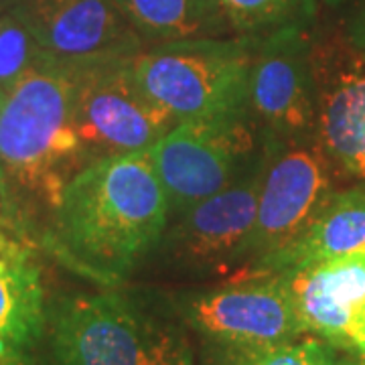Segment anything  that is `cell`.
Listing matches in <instances>:
<instances>
[{
  "instance_id": "6da1fadb",
  "label": "cell",
  "mask_w": 365,
  "mask_h": 365,
  "mask_svg": "<svg viewBox=\"0 0 365 365\" xmlns=\"http://www.w3.org/2000/svg\"><path fill=\"white\" fill-rule=\"evenodd\" d=\"M170 222L148 153L93 160L67 182L43 252L102 288L120 287Z\"/></svg>"
},
{
  "instance_id": "7a4b0ae2",
  "label": "cell",
  "mask_w": 365,
  "mask_h": 365,
  "mask_svg": "<svg viewBox=\"0 0 365 365\" xmlns=\"http://www.w3.org/2000/svg\"><path fill=\"white\" fill-rule=\"evenodd\" d=\"M71 98L73 66L51 57L0 98V217L39 250L67 182L88 165Z\"/></svg>"
},
{
  "instance_id": "3957f363",
  "label": "cell",
  "mask_w": 365,
  "mask_h": 365,
  "mask_svg": "<svg viewBox=\"0 0 365 365\" xmlns=\"http://www.w3.org/2000/svg\"><path fill=\"white\" fill-rule=\"evenodd\" d=\"M45 343L51 365H195L179 327L116 288L51 300Z\"/></svg>"
},
{
  "instance_id": "277c9868",
  "label": "cell",
  "mask_w": 365,
  "mask_h": 365,
  "mask_svg": "<svg viewBox=\"0 0 365 365\" xmlns=\"http://www.w3.org/2000/svg\"><path fill=\"white\" fill-rule=\"evenodd\" d=\"M254 39L201 37L144 47L132 69L144 93L177 124L248 114Z\"/></svg>"
},
{
  "instance_id": "5b68a950",
  "label": "cell",
  "mask_w": 365,
  "mask_h": 365,
  "mask_svg": "<svg viewBox=\"0 0 365 365\" xmlns=\"http://www.w3.org/2000/svg\"><path fill=\"white\" fill-rule=\"evenodd\" d=\"M268 148L250 114H234L177 124L148 150V158L175 217L237 181Z\"/></svg>"
},
{
  "instance_id": "8992f818",
  "label": "cell",
  "mask_w": 365,
  "mask_h": 365,
  "mask_svg": "<svg viewBox=\"0 0 365 365\" xmlns=\"http://www.w3.org/2000/svg\"><path fill=\"white\" fill-rule=\"evenodd\" d=\"M132 59L73 66L71 116L88 165L148 153L177 126L138 86Z\"/></svg>"
},
{
  "instance_id": "52a82bcc",
  "label": "cell",
  "mask_w": 365,
  "mask_h": 365,
  "mask_svg": "<svg viewBox=\"0 0 365 365\" xmlns=\"http://www.w3.org/2000/svg\"><path fill=\"white\" fill-rule=\"evenodd\" d=\"M185 325L209 345H272L304 337L282 274H250L225 287L170 299Z\"/></svg>"
},
{
  "instance_id": "ba28073f",
  "label": "cell",
  "mask_w": 365,
  "mask_h": 365,
  "mask_svg": "<svg viewBox=\"0 0 365 365\" xmlns=\"http://www.w3.org/2000/svg\"><path fill=\"white\" fill-rule=\"evenodd\" d=\"M248 114L266 143L314 138L317 78L309 29L292 26L254 39Z\"/></svg>"
},
{
  "instance_id": "9c48e42d",
  "label": "cell",
  "mask_w": 365,
  "mask_h": 365,
  "mask_svg": "<svg viewBox=\"0 0 365 365\" xmlns=\"http://www.w3.org/2000/svg\"><path fill=\"white\" fill-rule=\"evenodd\" d=\"M337 173L314 138L270 144L244 270L297 240L337 189Z\"/></svg>"
},
{
  "instance_id": "30bf717a",
  "label": "cell",
  "mask_w": 365,
  "mask_h": 365,
  "mask_svg": "<svg viewBox=\"0 0 365 365\" xmlns=\"http://www.w3.org/2000/svg\"><path fill=\"white\" fill-rule=\"evenodd\" d=\"M268 155L270 148L260 163L230 187L170 217L158 244V254L163 252L175 264L193 270L242 268L256 225Z\"/></svg>"
},
{
  "instance_id": "8fae6325",
  "label": "cell",
  "mask_w": 365,
  "mask_h": 365,
  "mask_svg": "<svg viewBox=\"0 0 365 365\" xmlns=\"http://www.w3.org/2000/svg\"><path fill=\"white\" fill-rule=\"evenodd\" d=\"M314 140L337 175L365 187V51L343 35L313 37Z\"/></svg>"
},
{
  "instance_id": "7c38bea8",
  "label": "cell",
  "mask_w": 365,
  "mask_h": 365,
  "mask_svg": "<svg viewBox=\"0 0 365 365\" xmlns=\"http://www.w3.org/2000/svg\"><path fill=\"white\" fill-rule=\"evenodd\" d=\"M11 11L59 63L132 59L144 49L114 0H13Z\"/></svg>"
},
{
  "instance_id": "4fadbf2b",
  "label": "cell",
  "mask_w": 365,
  "mask_h": 365,
  "mask_svg": "<svg viewBox=\"0 0 365 365\" xmlns=\"http://www.w3.org/2000/svg\"><path fill=\"white\" fill-rule=\"evenodd\" d=\"M284 276L307 335L351 353L355 331L365 321V254L304 264Z\"/></svg>"
},
{
  "instance_id": "5bb4252c",
  "label": "cell",
  "mask_w": 365,
  "mask_h": 365,
  "mask_svg": "<svg viewBox=\"0 0 365 365\" xmlns=\"http://www.w3.org/2000/svg\"><path fill=\"white\" fill-rule=\"evenodd\" d=\"M39 252L0 225V361H33L45 339L49 300Z\"/></svg>"
},
{
  "instance_id": "9a60e30c",
  "label": "cell",
  "mask_w": 365,
  "mask_h": 365,
  "mask_svg": "<svg viewBox=\"0 0 365 365\" xmlns=\"http://www.w3.org/2000/svg\"><path fill=\"white\" fill-rule=\"evenodd\" d=\"M357 254H365V187L361 185L337 189L297 240L242 270L240 276L287 272L311 262Z\"/></svg>"
},
{
  "instance_id": "2e32d148",
  "label": "cell",
  "mask_w": 365,
  "mask_h": 365,
  "mask_svg": "<svg viewBox=\"0 0 365 365\" xmlns=\"http://www.w3.org/2000/svg\"><path fill=\"white\" fill-rule=\"evenodd\" d=\"M144 47L201 37H235L217 0H114Z\"/></svg>"
},
{
  "instance_id": "e0dca14e",
  "label": "cell",
  "mask_w": 365,
  "mask_h": 365,
  "mask_svg": "<svg viewBox=\"0 0 365 365\" xmlns=\"http://www.w3.org/2000/svg\"><path fill=\"white\" fill-rule=\"evenodd\" d=\"M235 37L260 39L282 29H309L319 0H217Z\"/></svg>"
},
{
  "instance_id": "ac0fdd59",
  "label": "cell",
  "mask_w": 365,
  "mask_h": 365,
  "mask_svg": "<svg viewBox=\"0 0 365 365\" xmlns=\"http://www.w3.org/2000/svg\"><path fill=\"white\" fill-rule=\"evenodd\" d=\"M209 365H337L341 351L313 335L272 345H209Z\"/></svg>"
},
{
  "instance_id": "d6986e66",
  "label": "cell",
  "mask_w": 365,
  "mask_h": 365,
  "mask_svg": "<svg viewBox=\"0 0 365 365\" xmlns=\"http://www.w3.org/2000/svg\"><path fill=\"white\" fill-rule=\"evenodd\" d=\"M47 57L49 55L13 11L0 16V98Z\"/></svg>"
},
{
  "instance_id": "ffe728a7",
  "label": "cell",
  "mask_w": 365,
  "mask_h": 365,
  "mask_svg": "<svg viewBox=\"0 0 365 365\" xmlns=\"http://www.w3.org/2000/svg\"><path fill=\"white\" fill-rule=\"evenodd\" d=\"M343 37L349 41L353 47L365 51V2L353 13V16L349 19V23L345 26Z\"/></svg>"
},
{
  "instance_id": "44dd1931",
  "label": "cell",
  "mask_w": 365,
  "mask_h": 365,
  "mask_svg": "<svg viewBox=\"0 0 365 365\" xmlns=\"http://www.w3.org/2000/svg\"><path fill=\"white\" fill-rule=\"evenodd\" d=\"M351 353H359V355H365V321L359 325V329L355 331L351 343Z\"/></svg>"
},
{
  "instance_id": "7402d4cb",
  "label": "cell",
  "mask_w": 365,
  "mask_h": 365,
  "mask_svg": "<svg viewBox=\"0 0 365 365\" xmlns=\"http://www.w3.org/2000/svg\"><path fill=\"white\" fill-rule=\"evenodd\" d=\"M337 365H365V355L345 351V355H339Z\"/></svg>"
},
{
  "instance_id": "603a6c76",
  "label": "cell",
  "mask_w": 365,
  "mask_h": 365,
  "mask_svg": "<svg viewBox=\"0 0 365 365\" xmlns=\"http://www.w3.org/2000/svg\"><path fill=\"white\" fill-rule=\"evenodd\" d=\"M13 9V0H0V16Z\"/></svg>"
},
{
  "instance_id": "cb8c5ba5",
  "label": "cell",
  "mask_w": 365,
  "mask_h": 365,
  "mask_svg": "<svg viewBox=\"0 0 365 365\" xmlns=\"http://www.w3.org/2000/svg\"><path fill=\"white\" fill-rule=\"evenodd\" d=\"M323 4H327V6H331V9H339V6H343L345 2H349V0H321Z\"/></svg>"
},
{
  "instance_id": "d4e9b609",
  "label": "cell",
  "mask_w": 365,
  "mask_h": 365,
  "mask_svg": "<svg viewBox=\"0 0 365 365\" xmlns=\"http://www.w3.org/2000/svg\"><path fill=\"white\" fill-rule=\"evenodd\" d=\"M0 365H33V361H21V364H11V361H0Z\"/></svg>"
},
{
  "instance_id": "484cf974",
  "label": "cell",
  "mask_w": 365,
  "mask_h": 365,
  "mask_svg": "<svg viewBox=\"0 0 365 365\" xmlns=\"http://www.w3.org/2000/svg\"><path fill=\"white\" fill-rule=\"evenodd\" d=\"M0 225H4V223H2V217H0Z\"/></svg>"
}]
</instances>
